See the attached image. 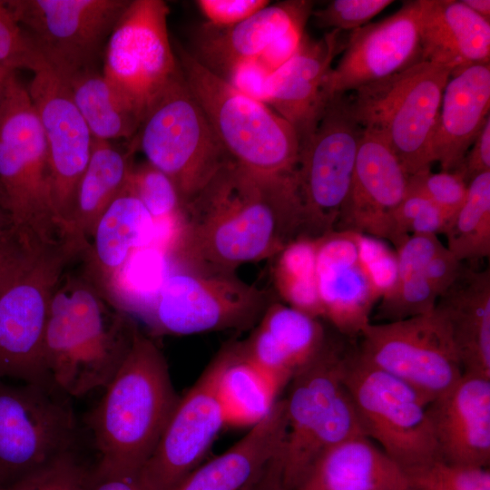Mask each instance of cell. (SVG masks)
Masks as SVG:
<instances>
[{"label":"cell","instance_id":"cell-10","mask_svg":"<svg viewBox=\"0 0 490 490\" xmlns=\"http://www.w3.org/2000/svg\"><path fill=\"white\" fill-rule=\"evenodd\" d=\"M87 248L71 235L60 237L0 296V380L53 385L44 358L51 299L66 267Z\"/></svg>","mask_w":490,"mask_h":490},{"label":"cell","instance_id":"cell-9","mask_svg":"<svg viewBox=\"0 0 490 490\" xmlns=\"http://www.w3.org/2000/svg\"><path fill=\"white\" fill-rule=\"evenodd\" d=\"M342 378L364 435L407 472L440 460L427 404L408 385L347 348Z\"/></svg>","mask_w":490,"mask_h":490},{"label":"cell","instance_id":"cell-47","mask_svg":"<svg viewBox=\"0 0 490 490\" xmlns=\"http://www.w3.org/2000/svg\"><path fill=\"white\" fill-rule=\"evenodd\" d=\"M443 246L436 235H410L396 249L397 279L424 273L430 260Z\"/></svg>","mask_w":490,"mask_h":490},{"label":"cell","instance_id":"cell-11","mask_svg":"<svg viewBox=\"0 0 490 490\" xmlns=\"http://www.w3.org/2000/svg\"><path fill=\"white\" fill-rule=\"evenodd\" d=\"M270 302L268 292L246 283L235 273L206 272L172 264L142 320L155 336L240 330L257 324Z\"/></svg>","mask_w":490,"mask_h":490},{"label":"cell","instance_id":"cell-30","mask_svg":"<svg viewBox=\"0 0 490 490\" xmlns=\"http://www.w3.org/2000/svg\"><path fill=\"white\" fill-rule=\"evenodd\" d=\"M299 486L309 490H413L407 471L366 436L347 439L327 451Z\"/></svg>","mask_w":490,"mask_h":490},{"label":"cell","instance_id":"cell-35","mask_svg":"<svg viewBox=\"0 0 490 490\" xmlns=\"http://www.w3.org/2000/svg\"><path fill=\"white\" fill-rule=\"evenodd\" d=\"M446 248L461 262L490 255V172L468 183L466 198L444 231Z\"/></svg>","mask_w":490,"mask_h":490},{"label":"cell","instance_id":"cell-22","mask_svg":"<svg viewBox=\"0 0 490 490\" xmlns=\"http://www.w3.org/2000/svg\"><path fill=\"white\" fill-rule=\"evenodd\" d=\"M339 31L319 39L307 34L298 51L268 79V105L289 122L302 144L314 131L330 100L326 83L339 51Z\"/></svg>","mask_w":490,"mask_h":490},{"label":"cell","instance_id":"cell-33","mask_svg":"<svg viewBox=\"0 0 490 490\" xmlns=\"http://www.w3.org/2000/svg\"><path fill=\"white\" fill-rule=\"evenodd\" d=\"M282 388L228 344V358L217 383L225 425L252 426L270 411Z\"/></svg>","mask_w":490,"mask_h":490},{"label":"cell","instance_id":"cell-29","mask_svg":"<svg viewBox=\"0 0 490 490\" xmlns=\"http://www.w3.org/2000/svg\"><path fill=\"white\" fill-rule=\"evenodd\" d=\"M155 222L126 185L98 219L85 259L83 275L103 293L137 250L152 246Z\"/></svg>","mask_w":490,"mask_h":490},{"label":"cell","instance_id":"cell-41","mask_svg":"<svg viewBox=\"0 0 490 490\" xmlns=\"http://www.w3.org/2000/svg\"><path fill=\"white\" fill-rule=\"evenodd\" d=\"M46 66L30 37L15 18L5 1L0 0V67L34 73Z\"/></svg>","mask_w":490,"mask_h":490},{"label":"cell","instance_id":"cell-17","mask_svg":"<svg viewBox=\"0 0 490 490\" xmlns=\"http://www.w3.org/2000/svg\"><path fill=\"white\" fill-rule=\"evenodd\" d=\"M227 358L228 345L179 398L155 449L136 476L141 490H173L200 465L225 425L217 383Z\"/></svg>","mask_w":490,"mask_h":490},{"label":"cell","instance_id":"cell-55","mask_svg":"<svg viewBox=\"0 0 490 490\" xmlns=\"http://www.w3.org/2000/svg\"><path fill=\"white\" fill-rule=\"evenodd\" d=\"M0 207L6 211L5 201V198H4V194H3V191H2L1 186H0Z\"/></svg>","mask_w":490,"mask_h":490},{"label":"cell","instance_id":"cell-20","mask_svg":"<svg viewBox=\"0 0 490 490\" xmlns=\"http://www.w3.org/2000/svg\"><path fill=\"white\" fill-rule=\"evenodd\" d=\"M409 176L387 142L364 129L350 190L334 230L390 241L393 215L407 192Z\"/></svg>","mask_w":490,"mask_h":490},{"label":"cell","instance_id":"cell-37","mask_svg":"<svg viewBox=\"0 0 490 490\" xmlns=\"http://www.w3.org/2000/svg\"><path fill=\"white\" fill-rule=\"evenodd\" d=\"M127 186L155 222L181 216L183 204L175 184L147 162L133 166Z\"/></svg>","mask_w":490,"mask_h":490},{"label":"cell","instance_id":"cell-40","mask_svg":"<svg viewBox=\"0 0 490 490\" xmlns=\"http://www.w3.org/2000/svg\"><path fill=\"white\" fill-rule=\"evenodd\" d=\"M407 473L413 490H490L488 467L437 460Z\"/></svg>","mask_w":490,"mask_h":490},{"label":"cell","instance_id":"cell-16","mask_svg":"<svg viewBox=\"0 0 490 490\" xmlns=\"http://www.w3.org/2000/svg\"><path fill=\"white\" fill-rule=\"evenodd\" d=\"M359 336L360 357L408 385L427 405L463 376L449 335L434 311L398 321L368 323Z\"/></svg>","mask_w":490,"mask_h":490},{"label":"cell","instance_id":"cell-18","mask_svg":"<svg viewBox=\"0 0 490 490\" xmlns=\"http://www.w3.org/2000/svg\"><path fill=\"white\" fill-rule=\"evenodd\" d=\"M33 74L28 92L44 131L54 205L65 234L76 187L88 163L93 138L66 82L47 66Z\"/></svg>","mask_w":490,"mask_h":490},{"label":"cell","instance_id":"cell-14","mask_svg":"<svg viewBox=\"0 0 490 490\" xmlns=\"http://www.w3.org/2000/svg\"><path fill=\"white\" fill-rule=\"evenodd\" d=\"M130 0H6L44 64L66 81L98 67Z\"/></svg>","mask_w":490,"mask_h":490},{"label":"cell","instance_id":"cell-2","mask_svg":"<svg viewBox=\"0 0 490 490\" xmlns=\"http://www.w3.org/2000/svg\"><path fill=\"white\" fill-rule=\"evenodd\" d=\"M179 398L162 352L137 326L128 353L89 417L99 453L93 472L136 477Z\"/></svg>","mask_w":490,"mask_h":490},{"label":"cell","instance_id":"cell-26","mask_svg":"<svg viewBox=\"0 0 490 490\" xmlns=\"http://www.w3.org/2000/svg\"><path fill=\"white\" fill-rule=\"evenodd\" d=\"M490 62L452 72L444 89L432 141L433 161L456 171L489 116Z\"/></svg>","mask_w":490,"mask_h":490},{"label":"cell","instance_id":"cell-13","mask_svg":"<svg viewBox=\"0 0 490 490\" xmlns=\"http://www.w3.org/2000/svg\"><path fill=\"white\" fill-rule=\"evenodd\" d=\"M70 398L51 384L0 380V486L73 450L76 419Z\"/></svg>","mask_w":490,"mask_h":490},{"label":"cell","instance_id":"cell-7","mask_svg":"<svg viewBox=\"0 0 490 490\" xmlns=\"http://www.w3.org/2000/svg\"><path fill=\"white\" fill-rule=\"evenodd\" d=\"M452 72L449 66L420 61L346 98L354 119L387 142L409 175L434 162L432 141Z\"/></svg>","mask_w":490,"mask_h":490},{"label":"cell","instance_id":"cell-4","mask_svg":"<svg viewBox=\"0 0 490 490\" xmlns=\"http://www.w3.org/2000/svg\"><path fill=\"white\" fill-rule=\"evenodd\" d=\"M174 52L187 86L229 158L260 175H292L300 149L292 125L269 105L234 88L181 44Z\"/></svg>","mask_w":490,"mask_h":490},{"label":"cell","instance_id":"cell-3","mask_svg":"<svg viewBox=\"0 0 490 490\" xmlns=\"http://www.w3.org/2000/svg\"><path fill=\"white\" fill-rule=\"evenodd\" d=\"M105 301L83 274H64L53 294L44 365L49 381L70 397L104 388L131 347L136 323Z\"/></svg>","mask_w":490,"mask_h":490},{"label":"cell","instance_id":"cell-39","mask_svg":"<svg viewBox=\"0 0 490 490\" xmlns=\"http://www.w3.org/2000/svg\"><path fill=\"white\" fill-rule=\"evenodd\" d=\"M92 476L72 450L0 490H89Z\"/></svg>","mask_w":490,"mask_h":490},{"label":"cell","instance_id":"cell-15","mask_svg":"<svg viewBox=\"0 0 490 490\" xmlns=\"http://www.w3.org/2000/svg\"><path fill=\"white\" fill-rule=\"evenodd\" d=\"M162 0H130L103 55V74L138 110L142 119L180 65L168 32Z\"/></svg>","mask_w":490,"mask_h":490},{"label":"cell","instance_id":"cell-21","mask_svg":"<svg viewBox=\"0 0 490 490\" xmlns=\"http://www.w3.org/2000/svg\"><path fill=\"white\" fill-rule=\"evenodd\" d=\"M316 275L322 318L347 338L359 336L378 298L359 260L356 232L332 230L318 239Z\"/></svg>","mask_w":490,"mask_h":490},{"label":"cell","instance_id":"cell-49","mask_svg":"<svg viewBox=\"0 0 490 490\" xmlns=\"http://www.w3.org/2000/svg\"><path fill=\"white\" fill-rule=\"evenodd\" d=\"M464 264L443 246L430 260L424 274L438 297L456 280Z\"/></svg>","mask_w":490,"mask_h":490},{"label":"cell","instance_id":"cell-44","mask_svg":"<svg viewBox=\"0 0 490 490\" xmlns=\"http://www.w3.org/2000/svg\"><path fill=\"white\" fill-rule=\"evenodd\" d=\"M356 238L359 260L379 300L397 284V252L381 239L360 233H356Z\"/></svg>","mask_w":490,"mask_h":490},{"label":"cell","instance_id":"cell-31","mask_svg":"<svg viewBox=\"0 0 490 490\" xmlns=\"http://www.w3.org/2000/svg\"><path fill=\"white\" fill-rule=\"evenodd\" d=\"M136 151L133 138L122 146L93 139L88 163L76 187L66 234L90 244L98 219L127 185Z\"/></svg>","mask_w":490,"mask_h":490},{"label":"cell","instance_id":"cell-24","mask_svg":"<svg viewBox=\"0 0 490 490\" xmlns=\"http://www.w3.org/2000/svg\"><path fill=\"white\" fill-rule=\"evenodd\" d=\"M313 2L287 0L270 4L244 21L227 28L207 24L191 54L207 68L223 77L244 61L260 59L276 40L297 28H305Z\"/></svg>","mask_w":490,"mask_h":490},{"label":"cell","instance_id":"cell-8","mask_svg":"<svg viewBox=\"0 0 490 490\" xmlns=\"http://www.w3.org/2000/svg\"><path fill=\"white\" fill-rule=\"evenodd\" d=\"M132 138L147 162L173 181L183 205L230 160L181 71L151 104Z\"/></svg>","mask_w":490,"mask_h":490},{"label":"cell","instance_id":"cell-6","mask_svg":"<svg viewBox=\"0 0 490 490\" xmlns=\"http://www.w3.org/2000/svg\"><path fill=\"white\" fill-rule=\"evenodd\" d=\"M346 349L327 337L320 350L289 382L286 490H296L327 451L347 439L365 436L342 378Z\"/></svg>","mask_w":490,"mask_h":490},{"label":"cell","instance_id":"cell-5","mask_svg":"<svg viewBox=\"0 0 490 490\" xmlns=\"http://www.w3.org/2000/svg\"><path fill=\"white\" fill-rule=\"evenodd\" d=\"M0 186L12 227L43 245L64 235L44 131L28 88L13 71L0 87Z\"/></svg>","mask_w":490,"mask_h":490},{"label":"cell","instance_id":"cell-50","mask_svg":"<svg viewBox=\"0 0 490 490\" xmlns=\"http://www.w3.org/2000/svg\"><path fill=\"white\" fill-rule=\"evenodd\" d=\"M456 171L459 172L468 183L475 176L490 172V117Z\"/></svg>","mask_w":490,"mask_h":490},{"label":"cell","instance_id":"cell-46","mask_svg":"<svg viewBox=\"0 0 490 490\" xmlns=\"http://www.w3.org/2000/svg\"><path fill=\"white\" fill-rule=\"evenodd\" d=\"M196 5L208 25L227 28L249 18L270 5L268 0H198Z\"/></svg>","mask_w":490,"mask_h":490},{"label":"cell","instance_id":"cell-34","mask_svg":"<svg viewBox=\"0 0 490 490\" xmlns=\"http://www.w3.org/2000/svg\"><path fill=\"white\" fill-rule=\"evenodd\" d=\"M318 239L298 238L273 259L271 275L276 291L285 304L314 318H322L318 298L316 253Z\"/></svg>","mask_w":490,"mask_h":490},{"label":"cell","instance_id":"cell-32","mask_svg":"<svg viewBox=\"0 0 490 490\" xmlns=\"http://www.w3.org/2000/svg\"><path fill=\"white\" fill-rule=\"evenodd\" d=\"M65 82L93 139L128 141L135 135L142 115L102 70L92 68Z\"/></svg>","mask_w":490,"mask_h":490},{"label":"cell","instance_id":"cell-12","mask_svg":"<svg viewBox=\"0 0 490 490\" xmlns=\"http://www.w3.org/2000/svg\"><path fill=\"white\" fill-rule=\"evenodd\" d=\"M364 129L344 94L332 97L309 137L300 144L294 180L302 206L306 237L334 230L348 195Z\"/></svg>","mask_w":490,"mask_h":490},{"label":"cell","instance_id":"cell-1","mask_svg":"<svg viewBox=\"0 0 490 490\" xmlns=\"http://www.w3.org/2000/svg\"><path fill=\"white\" fill-rule=\"evenodd\" d=\"M306 237L294 173L270 177L228 160L182 206L172 263L194 270L235 273L242 264L272 259Z\"/></svg>","mask_w":490,"mask_h":490},{"label":"cell","instance_id":"cell-28","mask_svg":"<svg viewBox=\"0 0 490 490\" xmlns=\"http://www.w3.org/2000/svg\"><path fill=\"white\" fill-rule=\"evenodd\" d=\"M421 61L453 71L490 62V23L462 1L420 0Z\"/></svg>","mask_w":490,"mask_h":490},{"label":"cell","instance_id":"cell-43","mask_svg":"<svg viewBox=\"0 0 490 490\" xmlns=\"http://www.w3.org/2000/svg\"><path fill=\"white\" fill-rule=\"evenodd\" d=\"M45 246L12 226L0 230V296L28 269Z\"/></svg>","mask_w":490,"mask_h":490},{"label":"cell","instance_id":"cell-51","mask_svg":"<svg viewBox=\"0 0 490 490\" xmlns=\"http://www.w3.org/2000/svg\"><path fill=\"white\" fill-rule=\"evenodd\" d=\"M283 472L284 447L241 490H286Z\"/></svg>","mask_w":490,"mask_h":490},{"label":"cell","instance_id":"cell-25","mask_svg":"<svg viewBox=\"0 0 490 490\" xmlns=\"http://www.w3.org/2000/svg\"><path fill=\"white\" fill-rule=\"evenodd\" d=\"M446 328L463 374L490 379V270L463 266L433 309Z\"/></svg>","mask_w":490,"mask_h":490},{"label":"cell","instance_id":"cell-53","mask_svg":"<svg viewBox=\"0 0 490 490\" xmlns=\"http://www.w3.org/2000/svg\"><path fill=\"white\" fill-rule=\"evenodd\" d=\"M462 2L475 14L489 21L490 1L489 0H462Z\"/></svg>","mask_w":490,"mask_h":490},{"label":"cell","instance_id":"cell-36","mask_svg":"<svg viewBox=\"0 0 490 490\" xmlns=\"http://www.w3.org/2000/svg\"><path fill=\"white\" fill-rule=\"evenodd\" d=\"M318 319L285 303L271 301L256 325L268 334L296 371L320 350L327 339Z\"/></svg>","mask_w":490,"mask_h":490},{"label":"cell","instance_id":"cell-42","mask_svg":"<svg viewBox=\"0 0 490 490\" xmlns=\"http://www.w3.org/2000/svg\"><path fill=\"white\" fill-rule=\"evenodd\" d=\"M407 191L426 197L450 220L466 198L468 182L457 171L434 173L428 169L409 176Z\"/></svg>","mask_w":490,"mask_h":490},{"label":"cell","instance_id":"cell-27","mask_svg":"<svg viewBox=\"0 0 490 490\" xmlns=\"http://www.w3.org/2000/svg\"><path fill=\"white\" fill-rule=\"evenodd\" d=\"M287 431L284 398L236 444L199 465L173 490H241L282 450Z\"/></svg>","mask_w":490,"mask_h":490},{"label":"cell","instance_id":"cell-23","mask_svg":"<svg viewBox=\"0 0 490 490\" xmlns=\"http://www.w3.org/2000/svg\"><path fill=\"white\" fill-rule=\"evenodd\" d=\"M440 460L488 467L490 379L463 374L447 392L426 406Z\"/></svg>","mask_w":490,"mask_h":490},{"label":"cell","instance_id":"cell-19","mask_svg":"<svg viewBox=\"0 0 490 490\" xmlns=\"http://www.w3.org/2000/svg\"><path fill=\"white\" fill-rule=\"evenodd\" d=\"M420 0L351 31L326 83L328 99L398 74L421 61Z\"/></svg>","mask_w":490,"mask_h":490},{"label":"cell","instance_id":"cell-45","mask_svg":"<svg viewBox=\"0 0 490 490\" xmlns=\"http://www.w3.org/2000/svg\"><path fill=\"white\" fill-rule=\"evenodd\" d=\"M391 0H332L313 11L316 24L331 30L354 31L366 24L389 6Z\"/></svg>","mask_w":490,"mask_h":490},{"label":"cell","instance_id":"cell-38","mask_svg":"<svg viewBox=\"0 0 490 490\" xmlns=\"http://www.w3.org/2000/svg\"><path fill=\"white\" fill-rule=\"evenodd\" d=\"M438 295L424 273L397 279L394 289L381 298L375 318L398 321L433 311Z\"/></svg>","mask_w":490,"mask_h":490},{"label":"cell","instance_id":"cell-54","mask_svg":"<svg viewBox=\"0 0 490 490\" xmlns=\"http://www.w3.org/2000/svg\"><path fill=\"white\" fill-rule=\"evenodd\" d=\"M11 226L7 212L0 207V230Z\"/></svg>","mask_w":490,"mask_h":490},{"label":"cell","instance_id":"cell-52","mask_svg":"<svg viewBox=\"0 0 490 490\" xmlns=\"http://www.w3.org/2000/svg\"><path fill=\"white\" fill-rule=\"evenodd\" d=\"M89 490H141L136 477L122 475H100L93 469Z\"/></svg>","mask_w":490,"mask_h":490},{"label":"cell","instance_id":"cell-48","mask_svg":"<svg viewBox=\"0 0 490 490\" xmlns=\"http://www.w3.org/2000/svg\"><path fill=\"white\" fill-rule=\"evenodd\" d=\"M270 74L259 59H252L236 64L222 78L247 96L267 104Z\"/></svg>","mask_w":490,"mask_h":490}]
</instances>
